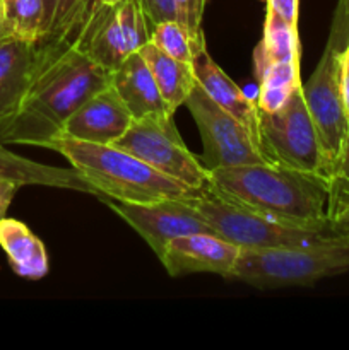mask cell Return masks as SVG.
Instances as JSON below:
<instances>
[{"mask_svg":"<svg viewBox=\"0 0 349 350\" xmlns=\"http://www.w3.org/2000/svg\"><path fill=\"white\" fill-rule=\"evenodd\" d=\"M103 7L98 0L70 29L34 44L26 92L16 115L0 129V144L47 147L82 103L112 84V70L86 50Z\"/></svg>","mask_w":349,"mask_h":350,"instance_id":"cell-1","label":"cell"},{"mask_svg":"<svg viewBox=\"0 0 349 350\" xmlns=\"http://www.w3.org/2000/svg\"><path fill=\"white\" fill-rule=\"evenodd\" d=\"M207 188L216 197L301 228H332L331 187L322 174L274 163L242 164L209 171Z\"/></svg>","mask_w":349,"mask_h":350,"instance_id":"cell-2","label":"cell"},{"mask_svg":"<svg viewBox=\"0 0 349 350\" xmlns=\"http://www.w3.org/2000/svg\"><path fill=\"white\" fill-rule=\"evenodd\" d=\"M47 149L62 154L103 202L146 204L183 197L192 191L113 144H92L57 135Z\"/></svg>","mask_w":349,"mask_h":350,"instance_id":"cell-3","label":"cell"},{"mask_svg":"<svg viewBox=\"0 0 349 350\" xmlns=\"http://www.w3.org/2000/svg\"><path fill=\"white\" fill-rule=\"evenodd\" d=\"M349 272V236L300 250H242L231 280L259 289L311 286Z\"/></svg>","mask_w":349,"mask_h":350,"instance_id":"cell-4","label":"cell"},{"mask_svg":"<svg viewBox=\"0 0 349 350\" xmlns=\"http://www.w3.org/2000/svg\"><path fill=\"white\" fill-rule=\"evenodd\" d=\"M348 44L349 2L339 0L324 53L310 79L301 84L305 103L320 140L327 180L349 126V116L341 92V53Z\"/></svg>","mask_w":349,"mask_h":350,"instance_id":"cell-5","label":"cell"},{"mask_svg":"<svg viewBox=\"0 0 349 350\" xmlns=\"http://www.w3.org/2000/svg\"><path fill=\"white\" fill-rule=\"evenodd\" d=\"M185 198L201 212L216 234L242 250H300L341 236L332 228L311 229L274 221L222 200L207 188L188 191Z\"/></svg>","mask_w":349,"mask_h":350,"instance_id":"cell-6","label":"cell"},{"mask_svg":"<svg viewBox=\"0 0 349 350\" xmlns=\"http://www.w3.org/2000/svg\"><path fill=\"white\" fill-rule=\"evenodd\" d=\"M113 146L139 157L188 190L197 191L207 187L209 170L185 146L170 113H151L133 120Z\"/></svg>","mask_w":349,"mask_h":350,"instance_id":"cell-7","label":"cell"},{"mask_svg":"<svg viewBox=\"0 0 349 350\" xmlns=\"http://www.w3.org/2000/svg\"><path fill=\"white\" fill-rule=\"evenodd\" d=\"M257 137L267 163L327 178L320 140L301 88L277 111L267 113L259 109Z\"/></svg>","mask_w":349,"mask_h":350,"instance_id":"cell-8","label":"cell"},{"mask_svg":"<svg viewBox=\"0 0 349 350\" xmlns=\"http://www.w3.org/2000/svg\"><path fill=\"white\" fill-rule=\"evenodd\" d=\"M185 106L201 132L204 152L198 159L209 171L267 163L255 135L236 116L212 101L198 82L185 101Z\"/></svg>","mask_w":349,"mask_h":350,"instance_id":"cell-9","label":"cell"},{"mask_svg":"<svg viewBox=\"0 0 349 350\" xmlns=\"http://www.w3.org/2000/svg\"><path fill=\"white\" fill-rule=\"evenodd\" d=\"M187 195V193H185ZM183 197H170L146 204L105 200L106 205L127 222L157 256L163 255L168 243L174 238L195 232H214L201 212Z\"/></svg>","mask_w":349,"mask_h":350,"instance_id":"cell-10","label":"cell"},{"mask_svg":"<svg viewBox=\"0 0 349 350\" xmlns=\"http://www.w3.org/2000/svg\"><path fill=\"white\" fill-rule=\"evenodd\" d=\"M151 27L140 0H122L116 5L105 3L86 50L99 65L113 72L149 41Z\"/></svg>","mask_w":349,"mask_h":350,"instance_id":"cell-11","label":"cell"},{"mask_svg":"<svg viewBox=\"0 0 349 350\" xmlns=\"http://www.w3.org/2000/svg\"><path fill=\"white\" fill-rule=\"evenodd\" d=\"M242 248L216 232H195L171 239L159 262L171 277L214 273L231 280Z\"/></svg>","mask_w":349,"mask_h":350,"instance_id":"cell-12","label":"cell"},{"mask_svg":"<svg viewBox=\"0 0 349 350\" xmlns=\"http://www.w3.org/2000/svg\"><path fill=\"white\" fill-rule=\"evenodd\" d=\"M132 122V113L109 84L68 116L60 135L92 144H113L129 130Z\"/></svg>","mask_w":349,"mask_h":350,"instance_id":"cell-13","label":"cell"},{"mask_svg":"<svg viewBox=\"0 0 349 350\" xmlns=\"http://www.w3.org/2000/svg\"><path fill=\"white\" fill-rule=\"evenodd\" d=\"M192 67H194L195 79H197L198 85L207 92L209 98L214 103H218L222 109L236 116L255 135L257 142H259V137H257V126H259L257 103L250 99L235 84V81L229 79L224 74V70L216 64L214 58L209 55L205 43L194 50Z\"/></svg>","mask_w":349,"mask_h":350,"instance_id":"cell-14","label":"cell"},{"mask_svg":"<svg viewBox=\"0 0 349 350\" xmlns=\"http://www.w3.org/2000/svg\"><path fill=\"white\" fill-rule=\"evenodd\" d=\"M34 44L0 36V129L16 115L29 82Z\"/></svg>","mask_w":349,"mask_h":350,"instance_id":"cell-15","label":"cell"},{"mask_svg":"<svg viewBox=\"0 0 349 350\" xmlns=\"http://www.w3.org/2000/svg\"><path fill=\"white\" fill-rule=\"evenodd\" d=\"M112 85L132 113L133 120L151 113H170L157 91L151 68L139 51L129 55L112 72Z\"/></svg>","mask_w":349,"mask_h":350,"instance_id":"cell-16","label":"cell"},{"mask_svg":"<svg viewBox=\"0 0 349 350\" xmlns=\"http://www.w3.org/2000/svg\"><path fill=\"white\" fill-rule=\"evenodd\" d=\"M0 181L14 183L17 187H51L65 190L82 191L96 195L94 190L82 180L74 167H57L48 164L34 163L23 156L10 152L0 144Z\"/></svg>","mask_w":349,"mask_h":350,"instance_id":"cell-17","label":"cell"},{"mask_svg":"<svg viewBox=\"0 0 349 350\" xmlns=\"http://www.w3.org/2000/svg\"><path fill=\"white\" fill-rule=\"evenodd\" d=\"M0 246L14 273L27 280H40L50 270L48 253L41 239L17 219H0Z\"/></svg>","mask_w":349,"mask_h":350,"instance_id":"cell-18","label":"cell"},{"mask_svg":"<svg viewBox=\"0 0 349 350\" xmlns=\"http://www.w3.org/2000/svg\"><path fill=\"white\" fill-rule=\"evenodd\" d=\"M139 53L142 55L147 67L151 68V74H153L157 91H159L168 111L174 115V111L181 105H185L190 92L197 85L194 67L192 64L177 60V58L163 53L151 41H147L140 48Z\"/></svg>","mask_w":349,"mask_h":350,"instance_id":"cell-19","label":"cell"},{"mask_svg":"<svg viewBox=\"0 0 349 350\" xmlns=\"http://www.w3.org/2000/svg\"><path fill=\"white\" fill-rule=\"evenodd\" d=\"M284 60H300L298 26L286 23L272 12H266L263 36L253 53L255 74L259 77L269 65Z\"/></svg>","mask_w":349,"mask_h":350,"instance_id":"cell-20","label":"cell"},{"mask_svg":"<svg viewBox=\"0 0 349 350\" xmlns=\"http://www.w3.org/2000/svg\"><path fill=\"white\" fill-rule=\"evenodd\" d=\"M260 89L257 109L272 113L283 108L298 88L300 81V60H284L269 65L259 75Z\"/></svg>","mask_w":349,"mask_h":350,"instance_id":"cell-21","label":"cell"},{"mask_svg":"<svg viewBox=\"0 0 349 350\" xmlns=\"http://www.w3.org/2000/svg\"><path fill=\"white\" fill-rule=\"evenodd\" d=\"M43 23L41 0H3L0 36H12L27 43H38Z\"/></svg>","mask_w":349,"mask_h":350,"instance_id":"cell-22","label":"cell"},{"mask_svg":"<svg viewBox=\"0 0 349 350\" xmlns=\"http://www.w3.org/2000/svg\"><path fill=\"white\" fill-rule=\"evenodd\" d=\"M43 2V23L40 41L51 40L77 24L98 0H41ZM38 41V43H40Z\"/></svg>","mask_w":349,"mask_h":350,"instance_id":"cell-23","label":"cell"},{"mask_svg":"<svg viewBox=\"0 0 349 350\" xmlns=\"http://www.w3.org/2000/svg\"><path fill=\"white\" fill-rule=\"evenodd\" d=\"M151 43L159 48L163 53L177 58V60L192 64L194 57V48L192 41L185 27L177 19L163 21L159 24H154L151 27Z\"/></svg>","mask_w":349,"mask_h":350,"instance_id":"cell-24","label":"cell"},{"mask_svg":"<svg viewBox=\"0 0 349 350\" xmlns=\"http://www.w3.org/2000/svg\"><path fill=\"white\" fill-rule=\"evenodd\" d=\"M331 187V204H328V217L332 219L349 207V126L342 140L341 150L328 174Z\"/></svg>","mask_w":349,"mask_h":350,"instance_id":"cell-25","label":"cell"},{"mask_svg":"<svg viewBox=\"0 0 349 350\" xmlns=\"http://www.w3.org/2000/svg\"><path fill=\"white\" fill-rule=\"evenodd\" d=\"M205 0H177V21L185 27L192 41V48L205 43L202 19H204Z\"/></svg>","mask_w":349,"mask_h":350,"instance_id":"cell-26","label":"cell"},{"mask_svg":"<svg viewBox=\"0 0 349 350\" xmlns=\"http://www.w3.org/2000/svg\"><path fill=\"white\" fill-rule=\"evenodd\" d=\"M151 26L177 19V0H140Z\"/></svg>","mask_w":349,"mask_h":350,"instance_id":"cell-27","label":"cell"},{"mask_svg":"<svg viewBox=\"0 0 349 350\" xmlns=\"http://www.w3.org/2000/svg\"><path fill=\"white\" fill-rule=\"evenodd\" d=\"M267 12H272L286 23L298 26L300 0H267Z\"/></svg>","mask_w":349,"mask_h":350,"instance_id":"cell-28","label":"cell"},{"mask_svg":"<svg viewBox=\"0 0 349 350\" xmlns=\"http://www.w3.org/2000/svg\"><path fill=\"white\" fill-rule=\"evenodd\" d=\"M341 92L346 113L349 116V44L341 53Z\"/></svg>","mask_w":349,"mask_h":350,"instance_id":"cell-29","label":"cell"},{"mask_svg":"<svg viewBox=\"0 0 349 350\" xmlns=\"http://www.w3.org/2000/svg\"><path fill=\"white\" fill-rule=\"evenodd\" d=\"M17 188H19L17 185L0 181V219L5 217L7 211H9L10 204H12L14 197H16Z\"/></svg>","mask_w":349,"mask_h":350,"instance_id":"cell-30","label":"cell"},{"mask_svg":"<svg viewBox=\"0 0 349 350\" xmlns=\"http://www.w3.org/2000/svg\"><path fill=\"white\" fill-rule=\"evenodd\" d=\"M332 229L341 236H349V207L331 221Z\"/></svg>","mask_w":349,"mask_h":350,"instance_id":"cell-31","label":"cell"},{"mask_svg":"<svg viewBox=\"0 0 349 350\" xmlns=\"http://www.w3.org/2000/svg\"><path fill=\"white\" fill-rule=\"evenodd\" d=\"M103 3H106V5H116V3H120L122 0H101Z\"/></svg>","mask_w":349,"mask_h":350,"instance_id":"cell-32","label":"cell"},{"mask_svg":"<svg viewBox=\"0 0 349 350\" xmlns=\"http://www.w3.org/2000/svg\"><path fill=\"white\" fill-rule=\"evenodd\" d=\"M0 24H2V10H0Z\"/></svg>","mask_w":349,"mask_h":350,"instance_id":"cell-33","label":"cell"},{"mask_svg":"<svg viewBox=\"0 0 349 350\" xmlns=\"http://www.w3.org/2000/svg\"><path fill=\"white\" fill-rule=\"evenodd\" d=\"M2 3H3V0H0V10H2Z\"/></svg>","mask_w":349,"mask_h":350,"instance_id":"cell-34","label":"cell"},{"mask_svg":"<svg viewBox=\"0 0 349 350\" xmlns=\"http://www.w3.org/2000/svg\"><path fill=\"white\" fill-rule=\"evenodd\" d=\"M348 2H349V0H348Z\"/></svg>","mask_w":349,"mask_h":350,"instance_id":"cell-35","label":"cell"}]
</instances>
